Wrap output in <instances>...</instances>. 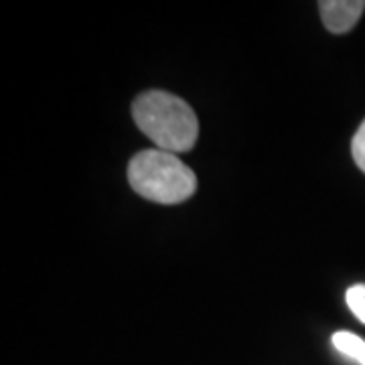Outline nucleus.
I'll return each instance as SVG.
<instances>
[{
  "mask_svg": "<svg viewBox=\"0 0 365 365\" xmlns=\"http://www.w3.org/2000/svg\"><path fill=\"white\" fill-rule=\"evenodd\" d=\"M136 126L157 144L158 150L187 153L199 136V122L191 106L169 91L150 90L140 93L132 104Z\"/></svg>",
  "mask_w": 365,
  "mask_h": 365,
  "instance_id": "f257e3e1",
  "label": "nucleus"
},
{
  "mask_svg": "<svg viewBox=\"0 0 365 365\" xmlns=\"http://www.w3.org/2000/svg\"><path fill=\"white\" fill-rule=\"evenodd\" d=\"M128 182L144 199L177 205L195 193L197 177L181 158L167 150H143L128 165Z\"/></svg>",
  "mask_w": 365,
  "mask_h": 365,
  "instance_id": "f03ea898",
  "label": "nucleus"
},
{
  "mask_svg": "<svg viewBox=\"0 0 365 365\" xmlns=\"http://www.w3.org/2000/svg\"><path fill=\"white\" fill-rule=\"evenodd\" d=\"M319 11L327 31L341 35L357 25V21L365 11V2L364 0H321Z\"/></svg>",
  "mask_w": 365,
  "mask_h": 365,
  "instance_id": "7ed1b4c3",
  "label": "nucleus"
},
{
  "mask_svg": "<svg viewBox=\"0 0 365 365\" xmlns=\"http://www.w3.org/2000/svg\"><path fill=\"white\" fill-rule=\"evenodd\" d=\"M333 347L339 353H343L345 357H349L353 361H357L359 365H365V341L361 337H357L355 333L349 331H337L333 335Z\"/></svg>",
  "mask_w": 365,
  "mask_h": 365,
  "instance_id": "20e7f679",
  "label": "nucleus"
},
{
  "mask_svg": "<svg viewBox=\"0 0 365 365\" xmlns=\"http://www.w3.org/2000/svg\"><path fill=\"white\" fill-rule=\"evenodd\" d=\"M345 299H347V307L351 309V313L361 323H365V284H355L349 288Z\"/></svg>",
  "mask_w": 365,
  "mask_h": 365,
  "instance_id": "39448f33",
  "label": "nucleus"
},
{
  "mask_svg": "<svg viewBox=\"0 0 365 365\" xmlns=\"http://www.w3.org/2000/svg\"><path fill=\"white\" fill-rule=\"evenodd\" d=\"M351 155L353 160L357 163V167L365 173V120L361 122L359 130L355 132V136H353Z\"/></svg>",
  "mask_w": 365,
  "mask_h": 365,
  "instance_id": "423d86ee",
  "label": "nucleus"
}]
</instances>
